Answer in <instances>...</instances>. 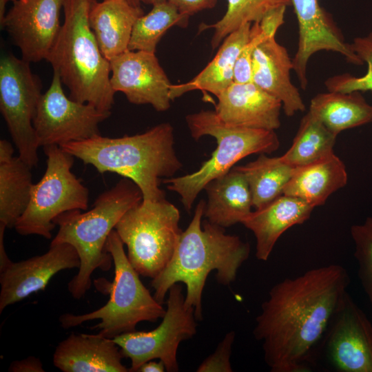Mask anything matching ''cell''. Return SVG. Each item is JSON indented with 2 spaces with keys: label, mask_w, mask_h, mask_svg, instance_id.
I'll list each match as a JSON object with an SVG mask.
<instances>
[{
  "label": "cell",
  "mask_w": 372,
  "mask_h": 372,
  "mask_svg": "<svg viewBox=\"0 0 372 372\" xmlns=\"http://www.w3.org/2000/svg\"><path fill=\"white\" fill-rule=\"evenodd\" d=\"M205 205L204 200L199 201L171 260L151 282L154 298L162 304L172 285L185 284V303L194 308L198 321L203 319L202 296L209 273L216 271L217 282L229 285L250 254L249 243L239 236L226 234L223 227L209 221L202 225Z\"/></svg>",
  "instance_id": "obj_2"
},
{
  "label": "cell",
  "mask_w": 372,
  "mask_h": 372,
  "mask_svg": "<svg viewBox=\"0 0 372 372\" xmlns=\"http://www.w3.org/2000/svg\"><path fill=\"white\" fill-rule=\"evenodd\" d=\"M12 143L0 141V225L14 227L29 204L33 186L32 167L14 156Z\"/></svg>",
  "instance_id": "obj_26"
},
{
  "label": "cell",
  "mask_w": 372,
  "mask_h": 372,
  "mask_svg": "<svg viewBox=\"0 0 372 372\" xmlns=\"http://www.w3.org/2000/svg\"><path fill=\"white\" fill-rule=\"evenodd\" d=\"M336 137L308 111L301 119L291 146L281 158L293 167L307 165L333 152Z\"/></svg>",
  "instance_id": "obj_29"
},
{
  "label": "cell",
  "mask_w": 372,
  "mask_h": 372,
  "mask_svg": "<svg viewBox=\"0 0 372 372\" xmlns=\"http://www.w3.org/2000/svg\"><path fill=\"white\" fill-rule=\"evenodd\" d=\"M8 371L11 372H44L41 361L35 357L30 356L20 360L12 362Z\"/></svg>",
  "instance_id": "obj_37"
},
{
  "label": "cell",
  "mask_w": 372,
  "mask_h": 372,
  "mask_svg": "<svg viewBox=\"0 0 372 372\" xmlns=\"http://www.w3.org/2000/svg\"><path fill=\"white\" fill-rule=\"evenodd\" d=\"M227 8L224 16L213 24L201 23L199 31L213 28L211 45L213 50L231 32L246 23H260L269 12L291 6L290 0H227Z\"/></svg>",
  "instance_id": "obj_31"
},
{
  "label": "cell",
  "mask_w": 372,
  "mask_h": 372,
  "mask_svg": "<svg viewBox=\"0 0 372 372\" xmlns=\"http://www.w3.org/2000/svg\"><path fill=\"white\" fill-rule=\"evenodd\" d=\"M173 4L179 12L190 17L200 11L213 8L218 0H167Z\"/></svg>",
  "instance_id": "obj_36"
},
{
  "label": "cell",
  "mask_w": 372,
  "mask_h": 372,
  "mask_svg": "<svg viewBox=\"0 0 372 372\" xmlns=\"http://www.w3.org/2000/svg\"><path fill=\"white\" fill-rule=\"evenodd\" d=\"M16 0H0V23L3 21L6 14H5L6 5L8 2H14Z\"/></svg>",
  "instance_id": "obj_40"
},
{
  "label": "cell",
  "mask_w": 372,
  "mask_h": 372,
  "mask_svg": "<svg viewBox=\"0 0 372 372\" xmlns=\"http://www.w3.org/2000/svg\"><path fill=\"white\" fill-rule=\"evenodd\" d=\"M144 14L141 6L127 0L96 1L89 22L103 55L109 61L128 50L136 20Z\"/></svg>",
  "instance_id": "obj_22"
},
{
  "label": "cell",
  "mask_w": 372,
  "mask_h": 372,
  "mask_svg": "<svg viewBox=\"0 0 372 372\" xmlns=\"http://www.w3.org/2000/svg\"><path fill=\"white\" fill-rule=\"evenodd\" d=\"M165 371V366L161 360L158 362L149 360L143 363L137 372H164Z\"/></svg>",
  "instance_id": "obj_38"
},
{
  "label": "cell",
  "mask_w": 372,
  "mask_h": 372,
  "mask_svg": "<svg viewBox=\"0 0 372 372\" xmlns=\"http://www.w3.org/2000/svg\"><path fill=\"white\" fill-rule=\"evenodd\" d=\"M123 245L114 229L106 242V250L111 254L114 267V280L108 285L109 300L90 313L62 314L59 322L63 328L100 320L92 329H98L99 334L103 336L114 338L135 331L141 322H156L164 316L166 309L144 286L140 274L130 262Z\"/></svg>",
  "instance_id": "obj_7"
},
{
  "label": "cell",
  "mask_w": 372,
  "mask_h": 372,
  "mask_svg": "<svg viewBox=\"0 0 372 372\" xmlns=\"http://www.w3.org/2000/svg\"><path fill=\"white\" fill-rule=\"evenodd\" d=\"M114 341L100 334H70L56 347L54 365L63 372H128Z\"/></svg>",
  "instance_id": "obj_20"
},
{
  "label": "cell",
  "mask_w": 372,
  "mask_h": 372,
  "mask_svg": "<svg viewBox=\"0 0 372 372\" xmlns=\"http://www.w3.org/2000/svg\"><path fill=\"white\" fill-rule=\"evenodd\" d=\"M189 18L181 14L168 1L153 5L152 9L141 16L134 23L128 50L155 53L165 33L175 25L185 28Z\"/></svg>",
  "instance_id": "obj_30"
},
{
  "label": "cell",
  "mask_w": 372,
  "mask_h": 372,
  "mask_svg": "<svg viewBox=\"0 0 372 372\" xmlns=\"http://www.w3.org/2000/svg\"><path fill=\"white\" fill-rule=\"evenodd\" d=\"M349 282L347 269L333 264L285 278L271 287L253 331L271 371L310 369Z\"/></svg>",
  "instance_id": "obj_1"
},
{
  "label": "cell",
  "mask_w": 372,
  "mask_h": 372,
  "mask_svg": "<svg viewBox=\"0 0 372 372\" xmlns=\"http://www.w3.org/2000/svg\"><path fill=\"white\" fill-rule=\"evenodd\" d=\"M96 0H65L64 22L46 58L70 98L111 112L115 92L110 62L102 54L89 22Z\"/></svg>",
  "instance_id": "obj_4"
},
{
  "label": "cell",
  "mask_w": 372,
  "mask_h": 372,
  "mask_svg": "<svg viewBox=\"0 0 372 372\" xmlns=\"http://www.w3.org/2000/svg\"><path fill=\"white\" fill-rule=\"evenodd\" d=\"M110 62V82L113 90L123 93L129 102L149 104L164 112L171 105L172 85L155 53L127 50Z\"/></svg>",
  "instance_id": "obj_15"
},
{
  "label": "cell",
  "mask_w": 372,
  "mask_h": 372,
  "mask_svg": "<svg viewBox=\"0 0 372 372\" xmlns=\"http://www.w3.org/2000/svg\"><path fill=\"white\" fill-rule=\"evenodd\" d=\"M185 119L196 141L208 135L217 142L211 158L197 171L162 181L168 189L180 196L187 211L209 182L227 174L238 161L251 154H270L280 145L275 130L229 126L219 119L215 111L200 110L188 114Z\"/></svg>",
  "instance_id": "obj_6"
},
{
  "label": "cell",
  "mask_w": 372,
  "mask_h": 372,
  "mask_svg": "<svg viewBox=\"0 0 372 372\" xmlns=\"http://www.w3.org/2000/svg\"><path fill=\"white\" fill-rule=\"evenodd\" d=\"M39 78L30 63L9 53L0 61V110L19 156L31 167L39 161V147L33 125L42 95Z\"/></svg>",
  "instance_id": "obj_10"
},
{
  "label": "cell",
  "mask_w": 372,
  "mask_h": 372,
  "mask_svg": "<svg viewBox=\"0 0 372 372\" xmlns=\"http://www.w3.org/2000/svg\"><path fill=\"white\" fill-rule=\"evenodd\" d=\"M127 1L135 6H141V3H143V0H127Z\"/></svg>",
  "instance_id": "obj_42"
},
{
  "label": "cell",
  "mask_w": 372,
  "mask_h": 372,
  "mask_svg": "<svg viewBox=\"0 0 372 372\" xmlns=\"http://www.w3.org/2000/svg\"><path fill=\"white\" fill-rule=\"evenodd\" d=\"M251 23H246L230 33L222 42L214 58L194 78L187 83L172 85V101L195 90L209 92L218 96L234 83L236 59L251 37Z\"/></svg>",
  "instance_id": "obj_25"
},
{
  "label": "cell",
  "mask_w": 372,
  "mask_h": 372,
  "mask_svg": "<svg viewBox=\"0 0 372 372\" xmlns=\"http://www.w3.org/2000/svg\"><path fill=\"white\" fill-rule=\"evenodd\" d=\"M167 0H143V3H147V4H152V6L163 1H165Z\"/></svg>",
  "instance_id": "obj_41"
},
{
  "label": "cell",
  "mask_w": 372,
  "mask_h": 372,
  "mask_svg": "<svg viewBox=\"0 0 372 372\" xmlns=\"http://www.w3.org/2000/svg\"><path fill=\"white\" fill-rule=\"evenodd\" d=\"M167 293L165 313L156 328L149 331L135 330L113 338L123 357L131 360L130 372H137L143 363L154 359L161 360L167 371H178V346L196 333L195 310L185 304L182 287L176 283Z\"/></svg>",
  "instance_id": "obj_11"
},
{
  "label": "cell",
  "mask_w": 372,
  "mask_h": 372,
  "mask_svg": "<svg viewBox=\"0 0 372 372\" xmlns=\"http://www.w3.org/2000/svg\"><path fill=\"white\" fill-rule=\"evenodd\" d=\"M111 112L68 97L53 72L49 88L40 99L33 125L39 147L61 145L100 135L99 124Z\"/></svg>",
  "instance_id": "obj_12"
},
{
  "label": "cell",
  "mask_w": 372,
  "mask_h": 372,
  "mask_svg": "<svg viewBox=\"0 0 372 372\" xmlns=\"http://www.w3.org/2000/svg\"><path fill=\"white\" fill-rule=\"evenodd\" d=\"M60 147L100 174L112 172L131 180L144 201L165 200V194L160 188L162 178L173 177L182 168L169 123L132 136L110 138L100 134Z\"/></svg>",
  "instance_id": "obj_3"
},
{
  "label": "cell",
  "mask_w": 372,
  "mask_h": 372,
  "mask_svg": "<svg viewBox=\"0 0 372 372\" xmlns=\"http://www.w3.org/2000/svg\"><path fill=\"white\" fill-rule=\"evenodd\" d=\"M216 97L214 111L227 125L267 130L280 126L281 101L252 81L234 82Z\"/></svg>",
  "instance_id": "obj_18"
},
{
  "label": "cell",
  "mask_w": 372,
  "mask_h": 372,
  "mask_svg": "<svg viewBox=\"0 0 372 372\" xmlns=\"http://www.w3.org/2000/svg\"><path fill=\"white\" fill-rule=\"evenodd\" d=\"M65 0H16L1 23L21 58L30 63L46 59L58 34Z\"/></svg>",
  "instance_id": "obj_14"
},
{
  "label": "cell",
  "mask_w": 372,
  "mask_h": 372,
  "mask_svg": "<svg viewBox=\"0 0 372 372\" xmlns=\"http://www.w3.org/2000/svg\"><path fill=\"white\" fill-rule=\"evenodd\" d=\"M298 25L297 50L292 59L293 70L302 88L308 85L307 66L311 57L320 51H332L342 55L355 65L363 61L347 43L329 14L320 7L318 0H290Z\"/></svg>",
  "instance_id": "obj_16"
},
{
  "label": "cell",
  "mask_w": 372,
  "mask_h": 372,
  "mask_svg": "<svg viewBox=\"0 0 372 372\" xmlns=\"http://www.w3.org/2000/svg\"><path fill=\"white\" fill-rule=\"evenodd\" d=\"M314 207L305 201L282 194L262 207L252 211L241 223L256 238V256L266 261L282 234L307 220Z\"/></svg>",
  "instance_id": "obj_21"
},
{
  "label": "cell",
  "mask_w": 372,
  "mask_h": 372,
  "mask_svg": "<svg viewBox=\"0 0 372 372\" xmlns=\"http://www.w3.org/2000/svg\"><path fill=\"white\" fill-rule=\"evenodd\" d=\"M204 189L207 195L204 216L212 224L229 227L241 223L252 211L249 184L236 167L209 182Z\"/></svg>",
  "instance_id": "obj_23"
},
{
  "label": "cell",
  "mask_w": 372,
  "mask_h": 372,
  "mask_svg": "<svg viewBox=\"0 0 372 372\" xmlns=\"http://www.w3.org/2000/svg\"><path fill=\"white\" fill-rule=\"evenodd\" d=\"M235 339L234 331L228 332L219 342L215 351L205 358L196 369L197 372H231L230 357Z\"/></svg>",
  "instance_id": "obj_35"
},
{
  "label": "cell",
  "mask_w": 372,
  "mask_h": 372,
  "mask_svg": "<svg viewBox=\"0 0 372 372\" xmlns=\"http://www.w3.org/2000/svg\"><path fill=\"white\" fill-rule=\"evenodd\" d=\"M339 372H372V324L347 293L313 355Z\"/></svg>",
  "instance_id": "obj_13"
},
{
  "label": "cell",
  "mask_w": 372,
  "mask_h": 372,
  "mask_svg": "<svg viewBox=\"0 0 372 372\" xmlns=\"http://www.w3.org/2000/svg\"><path fill=\"white\" fill-rule=\"evenodd\" d=\"M46 169L41 180L33 184L27 209L17 220L14 229L22 236L52 237L59 215L88 207L87 188L72 172L75 158L60 146L43 147Z\"/></svg>",
  "instance_id": "obj_9"
},
{
  "label": "cell",
  "mask_w": 372,
  "mask_h": 372,
  "mask_svg": "<svg viewBox=\"0 0 372 372\" xmlns=\"http://www.w3.org/2000/svg\"><path fill=\"white\" fill-rule=\"evenodd\" d=\"M309 111L336 136L372 121V105L360 92L320 93L312 98Z\"/></svg>",
  "instance_id": "obj_27"
},
{
  "label": "cell",
  "mask_w": 372,
  "mask_h": 372,
  "mask_svg": "<svg viewBox=\"0 0 372 372\" xmlns=\"http://www.w3.org/2000/svg\"><path fill=\"white\" fill-rule=\"evenodd\" d=\"M351 46L363 63H366V73L359 77L349 74L335 75L325 81V86L328 91L331 92H372V32L365 36L355 37Z\"/></svg>",
  "instance_id": "obj_32"
},
{
  "label": "cell",
  "mask_w": 372,
  "mask_h": 372,
  "mask_svg": "<svg viewBox=\"0 0 372 372\" xmlns=\"http://www.w3.org/2000/svg\"><path fill=\"white\" fill-rule=\"evenodd\" d=\"M350 232L355 243L358 277L372 304V217L366 218L362 224L352 225Z\"/></svg>",
  "instance_id": "obj_33"
},
{
  "label": "cell",
  "mask_w": 372,
  "mask_h": 372,
  "mask_svg": "<svg viewBox=\"0 0 372 372\" xmlns=\"http://www.w3.org/2000/svg\"><path fill=\"white\" fill-rule=\"evenodd\" d=\"M79 266L76 250L68 243L50 245L42 255L11 262L0 271V313L6 307L44 289L58 272Z\"/></svg>",
  "instance_id": "obj_17"
},
{
  "label": "cell",
  "mask_w": 372,
  "mask_h": 372,
  "mask_svg": "<svg viewBox=\"0 0 372 372\" xmlns=\"http://www.w3.org/2000/svg\"><path fill=\"white\" fill-rule=\"evenodd\" d=\"M142 200L137 185L124 178L101 193L89 211H70L54 219L59 231L50 245L70 244L80 259L78 273L68 285L74 298L81 299L89 290L95 269L110 270L113 261L106 250L107 238L124 214Z\"/></svg>",
  "instance_id": "obj_5"
},
{
  "label": "cell",
  "mask_w": 372,
  "mask_h": 372,
  "mask_svg": "<svg viewBox=\"0 0 372 372\" xmlns=\"http://www.w3.org/2000/svg\"><path fill=\"white\" fill-rule=\"evenodd\" d=\"M178 209L166 199L142 200L129 209L115 227L127 248V258L135 270L152 279L171 260L182 230Z\"/></svg>",
  "instance_id": "obj_8"
},
{
  "label": "cell",
  "mask_w": 372,
  "mask_h": 372,
  "mask_svg": "<svg viewBox=\"0 0 372 372\" xmlns=\"http://www.w3.org/2000/svg\"><path fill=\"white\" fill-rule=\"evenodd\" d=\"M278 29L275 24L267 21L253 23L250 39L240 51L235 63L234 83L251 81L252 56L256 48L267 39L275 37Z\"/></svg>",
  "instance_id": "obj_34"
},
{
  "label": "cell",
  "mask_w": 372,
  "mask_h": 372,
  "mask_svg": "<svg viewBox=\"0 0 372 372\" xmlns=\"http://www.w3.org/2000/svg\"><path fill=\"white\" fill-rule=\"evenodd\" d=\"M236 167L245 176L253 207L258 209L283 194L296 167L285 162L281 156L269 157L260 154L255 161Z\"/></svg>",
  "instance_id": "obj_28"
},
{
  "label": "cell",
  "mask_w": 372,
  "mask_h": 372,
  "mask_svg": "<svg viewBox=\"0 0 372 372\" xmlns=\"http://www.w3.org/2000/svg\"><path fill=\"white\" fill-rule=\"evenodd\" d=\"M347 180L345 165L332 152L313 163L296 167L283 194L298 198L315 208L344 187Z\"/></svg>",
  "instance_id": "obj_24"
},
{
  "label": "cell",
  "mask_w": 372,
  "mask_h": 372,
  "mask_svg": "<svg viewBox=\"0 0 372 372\" xmlns=\"http://www.w3.org/2000/svg\"><path fill=\"white\" fill-rule=\"evenodd\" d=\"M292 59L287 50L271 37L255 49L251 63V81L282 104L285 114L292 116L305 110L298 89L290 77Z\"/></svg>",
  "instance_id": "obj_19"
},
{
  "label": "cell",
  "mask_w": 372,
  "mask_h": 372,
  "mask_svg": "<svg viewBox=\"0 0 372 372\" xmlns=\"http://www.w3.org/2000/svg\"><path fill=\"white\" fill-rule=\"evenodd\" d=\"M6 227L0 225V271L6 267L12 261L9 259L4 247V232Z\"/></svg>",
  "instance_id": "obj_39"
}]
</instances>
